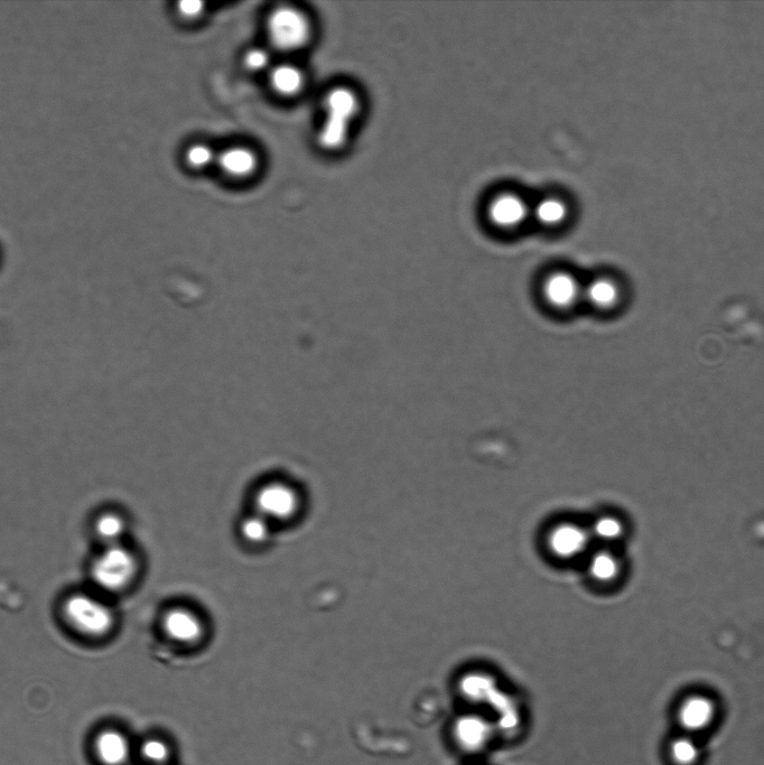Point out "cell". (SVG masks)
I'll use <instances>...</instances> for the list:
<instances>
[{"label":"cell","instance_id":"cell-1","mask_svg":"<svg viewBox=\"0 0 764 765\" xmlns=\"http://www.w3.org/2000/svg\"><path fill=\"white\" fill-rule=\"evenodd\" d=\"M360 108V98L353 89L342 86L329 91L324 100L325 118L318 134V144L323 151L339 152L347 145Z\"/></svg>","mask_w":764,"mask_h":765},{"label":"cell","instance_id":"cell-2","mask_svg":"<svg viewBox=\"0 0 764 765\" xmlns=\"http://www.w3.org/2000/svg\"><path fill=\"white\" fill-rule=\"evenodd\" d=\"M302 507L300 490L284 479H270L260 484L254 494V512L273 526L295 520Z\"/></svg>","mask_w":764,"mask_h":765},{"label":"cell","instance_id":"cell-3","mask_svg":"<svg viewBox=\"0 0 764 765\" xmlns=\"http://www.w3.org/2000/svg\"><path fill=\"white\" fill-rule=\"evenodd\" d=\"M63 617L69 627L82 637L99 639L113 629V611L95 596L74 594L63 604Z\"/></svg>","mask_w":764,"mask_h":765},{"label":"cell","instance_id":"cell-4","mask_svg":"<svg viewBox=\"0 0 764 765\" xmlns=\"http://www.w3.org/2000/svg\"><path fill=\"white\" fill-rule=\"evenodd\" d=\"M93 581L107 592L123 591L138 573V561L129 549L120 544L109 545L93 563Z\"/></svg>","mask_w":764,"mask_h":765},{"label":"cell","instance_id":"cell-5","mask_svg":"<svg viewBox=\"0 0 764 765\" xmlns=\"http://www.w3.org/2000/svg\"><path fill=\"white\" fill-rule=\"evenodd\" d=\"M267 33L270 43L284 52H294L310 42L312 25L309 18L295 7L281 6L268 16Z\"/></svg>","mask_w":764,"mask_h":765},{"label":"cell","instance_id":"cell-6","mask_svg":"<svg viewBox=\"0 0 764 765\" xmlns=\"http://www.w3.org/2000/svg\"><path fill=\"white\" fill-rule=\"evenodd\" d=\"M531 207L533 204L523 194L514 190H502L489 199L484 216L493 229L511 233L524 228L531 220Z\"/></svg>","mask_w":764,"mask_h":765},{"label":"cell","instance_id":"cell-7","mask_svg":"<svg viewBox=\"0 0 764 765\" xmlns=\"http://www.w3.org/2000/svg\"><path fill=\"white\" fill-rule=\"evenodd\" d=\"M163 636L180 648H195L207 637V623L198 611L190 606H173L161 620Z\"/></svg>","mask_w":764,"mask_h":765},{"label":"cell","instance_id":"cell-8","mask_svg":"<svg viewBox=\"0 0 764 765\" xmlns=\"http://www.w3.org/2000/svg\"><path fill=\"white\" fill-rule=\"evenodd\" d=\"M629 300V285L617 274H600L584 285L583 301L603 315L618 314L628 305Z\"/></svg>","mask_w":764,"mask_h":765},{"label":"cell","instance_id":"cell-9","mask_svg":"<svg viewBox=\"0 0 764 765\" xmlns=\"http://www.w3.org/2000/svg\"><path fill=\"white\" fill-rule=\"evenodd\" d=\"M584 285L570 272L557 270L549 274L543 284V295L548 305L558 311H568L583 301Z\"/></svg>","mask_w":764,"mask_h":765},{"label":"cell","instance_id":"cell-10","mask_svg":"<svg viewBox=\"0 0 764 765\" xmlns=\"http://www.w3.org/2000/svg\"><path fill=\"white\" fill-rule=\"evenodd\" d=\"M590 543V533L573 522L554 526L547 536V547L556 558L570 561L582 555Z\"/></svg>","mask_w":764,"mask_h":765},{"label":"cell","instance_id":"cell-11","mask_svg":"<svg viewBox=\"0 0 764 765\" xmlns=\"http://www.w3.org/2000/svg\"><path fill=\"white\" fill-rule=\"evenodd\" d=\"M572 217V205L559 193H547L531 207V220L540 228L558 230L565 227Z\"/></svg>","mask_w":764,"mask_h":765},{"label":"cell","instance_id":"cell-12","mask_svg":"<svg viewBox=\"0 0 764 765\" xmlns=\"http://www.w3.org/2000/svg\"><path fill=\"white\" fill-rule=\"evenodd\" d=\"M220 169L235 180H245L253 176L258 167V157L254 151L244 146L227 148L217 157Z\"/></svg>","mask_w":764,"mask_h":765},{"label":"cell","instance_id":"cell-13","mask_svg":"<svg viewBox=\"0 0 764 765\" xmlns=\"http://www.w3.org/2000/svg\"><path fill=\"white\" fill-rule=\"evenodd\" d=\"M455 736L464 749L477 751L487 744L490 726L478 716H464L455 725Z\"/></svg>","mask_w":764,"mask_h":765},{"label":"cell","instance_id":"cell-14","mask_svg":"<svg viewBox=\"0 0 764 765\" xmlns=\"http://www.w3.org/2000/svg\"><path fill=\"white\" fill-rule=\"evenodd\" d=\"M270 87L278 96L293 98L305 85L304 73L293 64L277 65L269 74Z\"/></svg>","mask_w":764,"mask_h":765},{"label":"cell","instance_id":"cell-15","mask_svg":"<svg viewBox=\"0 0 764 765\" xmlns=\"http://www.w3.org/2000/svg\"><path fill=\"white\" fill-rule=\"evenodd\" d=\"M96 750L99 759L106 765H121L126 762L129 754V746L125 737L114 731H107L99 735Z\"/></svg>","mask_w":764,"mask_h":765},{"label":"cell","instance_id":"cell-16","mask_svg":"<svg viewBox=\"0 0 764 765\" xmlns=\"http://www.w3.org/2000/svg\"><path fill=\"white\" fill-rule=\"evenodd\" d=\"M273 525L256 512L244 518L240 522L239 533L246 544L253 547H262L272 537Z\"/></svg>","mask_w":764,"mask_h":765},{"label":"cell","instance_id":"cell-17","mask_svg":"<svg viewBox=\"0 0 764 765\" xmlns=\"http://www.w3.org/2000/svg\"><path fill=\"white\" fill-rule=\"evenodd\" d=\"M589 572L596 582L610 583L619 576L620 565L616 556L609 552H599L591 558Z\"/></svg>","mask_w":764,"mask_h":765},{"label":"cell","instance_id":"cell-18","mask_svg":"<svg viewBox=\"0 0 764 765\" xmlns=\"http://www.w3.org/2000/svg\"><path fill=\"white\" fill-rule=\"evenodd\" d=\"M98 536L109 545L119 544V539L125 533V522L116 513H105L97 520Z\"/></svg>","mask_w":764,"mask_h":765},{"label":"cell","instance_id":"cell-19","mask_svg":"<svg viewBox=\"0 0 764 765\" xmlns=\"http://www.w3.org/2000/svg\"><path fill=\"white\" fill-rule=\"evenodd\" d=\"M712 705L707 699L694 697L684 705L682 711L683 721L689 726H701L710 720Z\"/></svg>","mask_w":764,"mask_h":765},{"label":"cell","instance_id":"cell-20","mask_svg":"<svg viewBox=\"0 0 764 765\" xmlns=\"http://www.w3.org/2000/svg\"><path fill=\"white\" fill-rule=\"evenodd\" d=\"M217 155L207 144H194L188 148L185 153V162L191 170L203 171L208 169L214 162H217Z\"/></svg>","mask_w":764,"mask_h":765},{"label":"cell","instance_id":"cell-21","mask_svg":"<svg viewBox=\"0 0 764 765\" xmlns=\"http://www.w3.org/2000/svg\"><path fill=\"white\" fill-rule=\"evenodd\" d=\"M592 533L596 538L603 541H614L623 534V526L619 519L614 517H601L594 522Z\"/></svg>","mask_w":764,"mask_h":765},{"label":"cell","instance_id":"cell-22","mask_svg":"<svg viewBox=\"0 0 764 765\" xmlns=\"http://www.w3.org/2000/svg\"><path fill=\"white\" fill-rule=\"evenodd\" d=\"M464 693L472 698L482 699L490 696L493 692V683L490 677L481 674L471 675L463 680Z\"/></svg>","mask_w":764,"mask_h":765},{"label":"cell","instance_id":"cell-23","mask_svg":"<svg viewBox=\"0 0 764 765\" xmlns=\"http://www.w3.org/2000/svg\"><path fill=\"white\" fill-rule=\"evenodd\" d=\"M244 64L251 72H262L269 67L270 55L263 49H251L245 54Z\"/></svg>","mask_w":764,"mask_h":765},{"label":"cell","instance_id":"cell-24","mask_svg":"<svg viewBox=\"0 0 764 765\" xmlns=\"http://www.w3.org/2000/svg\"><path fill=\"white\" fill-rule=\"evenodd\" d=\"M177 11L186 20H198L204 12V4L199 0H184L177 6Z\"/></svg>","mask_w":764,"mask_h":765},{"label":"cell","instance_id":"cell-25","mask_svg":"<svg viewBox=\"0 0 764 765\" xmlns=\"http://www.w3.org/2000/svg\"><path fill=\"white\" fill-rule=\"evenodd\" d=\"M143 751L145 757L153 761L162 760L165 755L163 745L154 741L146 743Z\"/></svg>","mask_w":764,"mask_h":765},{"label":"cell","instance_id":"cell-26","mask_svg":"<svg viewBox=\"0 0 764 765\" xmlns=\"http://www.w3.org/2000/svg\"><path fill=\"white\" fill-rule=\"evenodd\" d=\"M677 754L679 758H682L685 761L693 757L694 750L691 748V745H686V744L678 745Z\"/></svg>","mask_w":764,"mask_h":765}]
</instances>
